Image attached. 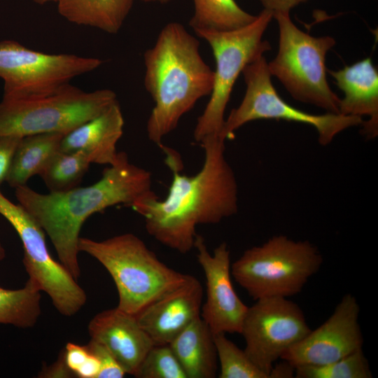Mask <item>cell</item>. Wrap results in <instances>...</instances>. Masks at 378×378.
Here are the masks:
<instances>
[{
    "mask_svg": "<svg viewBox=\"0 0 378 378\" xmlns=\"http://www.w3.org/2000/svg\"><path fill=\"white\" fill-rule=\"evenodd\" d=\"M281 360V362L273 365L269 372L268 378L295 377V367L288 361Z\"/></svg>",
    "mask_w": 378,
    "mask_h": 378,
    "instance_id": "34",
    "label": "cell"
},
{
    "mask_svg": "<svg viewBox=\"0 0 378 378\" xmlns=\"http://www.w3.org/2000/svg\"><path fill=\"white\" fill-rule=\"evenodd\" d=\"M124 118L118 101L104 111L65 134L59 150L83 153L91 163L111 165L123 134Z\"/></svg>",
    "mask_w": 378,
    "mask_h": 378,
    "instance_id": "18",
    "label": "cell"
},
{
    "mask_svg": "<svg viewBox=\"0 0 378 378\" xmlns=\"http://www.w3.org/2000/svg\"><path fill=\"white\" fill-rule=\"evenodd\" d=\"M62 353L66 365L74 374L90 354L86 346H80L72 342L66 344Z\"/></svg>",
    "mask_w": 378,
    "mask_h": 378,
    "instance_id": "30",
    "label": "cell"
},
{
    "mask_svg": "<svg viewBox=\"0 0 378 378\" xmlns=\"http://www.w3.org/2000/svg\"><path fill=\"white\" fill-rule=\"evenodd\" d=\"M90 354L86 361L76 372L75 375L76 377L97 378L100 370V363L98 358L90 351Z\"/></svg>",
    "mask_w": 378,
    "mask_h": 378,
    "instance_id": "33",
    "label": "cell"
},
{
    "mask_svg": "<svg viewBox=\"0 0 378 378\" xmlns=\"http://www.w3.org/2000/svg\"><path fill=\"white\" fill-rule=\"evenodd\" d=\"M6 257V251L0 241V262Z\"/></svg>",
    "mask_w": 378,
    "mask_h": 378,
    "instance_id": "36",
    "label": "cell"
},
{
    "mask_svg": "<svg viewBox=\"0 0 378 378\" xmlns=\"http://www.w3.org/2000/svg\"><path fill=\"white\" fill-rule=\"evenodd\" d=\"M187 378H214L218 357L214 333L201 316L169 344Z\"/></svg>",
    "mask_w": 378,
    "mask_h": 378,
    "instance_id": "19",
    "label": "cell"
},
{
    "mask_svg": "<svg viewBox=\"0 0 378 378\" xmlns=\"http://www.w3.org/2000/svg\"><path fill=\"white\" fill-rule=\"evenodd\" d=\"M199 48L198 39L173 22L162 29L155 45L144 54V85L155 102L146 130L149 140L158 146L181 117L212 91L214 71Z\"/></svg>",
    "mask_w": 378,
    "mask_h": 378,
    "instance_id": "3",
    "label": "cell"
},
{
    "mask_svg": "<svg viewBox=\"0 0 378 378\" xmlns=\"http://www.w3.org/2000/svg\"><path fill=\"white\" fill-rule=\"evenodd\" d=\"M88 329L90 340L104 346L126 374L133 376L154 345L136 316L117 307L97 314Z\"/></svg>",
    "mask_w": 378,
    "mask_h": 378,
    "instance_id": "16",
    "label": "cell"
},
{
    "mask_svg": "<svg viewBox=\"0 0 378 378\" xmlns=\"http://www.w3.org/2000/svg\"><path fill=\"white\" fill-rule=\"evenodd\" d=\"M360 306L352 294L344 295L328 318L288 349L281 359L295 368L329 363L363 349Z\"/></svg>",
    "mask_w": 378,
    "mask_h": 378,
    "instance_id": "13",
    "label": "cell"
},
{
    "mask_svg": "<svg viewBox=\"0 0 378 378\" xmlns=\"http://www.w3.org/2000/svg\"><path fill=\"white\" fill-rule=\"evenodd\" d=\"M310 330L298 304L272 297L258 299L248 307L240 334L244 350L268 377L273 365Z\"/></svg>",
    "mask_w": 378,
    "mask_h": 378,
    "instance_id": "12",
    "label": "cell"
},
{
    "mask_svg": "<svg viewBox=\"0 0 378 378\" xmlns=\"http://www.w3.org/2000/svg\"><path fill=\"white\" fill-rule=\"evenodd\" d=\"M41 314V291L29 281L19 289L0 286V324L29 328L36 325Z\"/></svg>",
    "mask_w": 378,
    "mask_h": 378,
    "instance_id": "23",
    "label": "cell"
},
{
    "mask_svg": "<svg viewBox=\"0 0 378 378\" xmlns=\"http://www.w3.org/2000/svg\"><path fill=\"white\" fill-rule=\"evenodd\" d=\"M327 71L344 92L339 113L363 117L362 133L368 139L378 134V71L370 57H367L337 71Z\"/></svg>",
    "mask_w": 378,
    "mask_h": 378,
    "instance_id": "17",
    "label": "cell"
},
{
    "mask_svg": "<svg viewBox=\"0 0 378 378\" xmlns=\"http://www.w3.org/2000/svg\"><path fill=\"white\" fill-rule=\"evenodd\" d=\"M200 144L204 160L193 176L181 174L180 156L161 145L173 174L167 196L160 200L152 190L130 206L144 217L151 237L181 253L193 248L197 225L217 224L238 211L237 182L225 155V141L209 136Z\"/></svg>",
    "mask_w": 378,
    "mask_h": 378,
    "instance_id": "1",
    "label": "cell"
},
{
    "mask_svg": "<svg viewBox=\"0 0 378 378\" xmlns=\"http://www.w3.org/2000/svg\"><path fill=\"white\" fill-rule=\"evenodd\" d=\"M273 13L263 9L250 24L225 31H201L196 34L209 44L216 62L214 81L210 99L194 130V139L200 142L209 136H218L234 85L244 67L271 50L263 34Z\"/></svg>",
    "mask_w": 378,
    "mask_h": 378,
    "instance_id": "7",
    "label": "cell"
},
{
    "mask_svg": "<svg viewBox=\"0 0 378 378\" xmlns=\"http://www.w3.org/2000/svg\"><path fill=\"white\" fill-rule=\"evenodd\" d=\"M322 264V255L310 241L279 234L246 249L231 264V274L254 300L288 298L300 293Z\"/></svg>",
    "mask_w": 378,
    "mask_h": 378,
    "instance_id": "5",
    "label": "cell"
},
{
    "mask_svg": "<svg viewBox=\"0 0 378 378\" xmlns=\"http://www.w3.org/2000/svg\"><path fill=\"white\" fill-rule=\"evenodd\" d=\"M64 134L43 133L21 137L6 179L8 184L15 188L25 186L30 178L39 175L59 150Z\"/></svg>",
    "mask_w": 378,
    "mask_h": 378,
    "instance_id": "21",
    "label": "cell"
},
{
    "mask_svg": "<svg viewBox=\"0 0 378 378\" xmlns=\"http://www.w3.org/2000/svg\"><path fill=\"white\" fill-rule=\"evenodd\" d=\"M246 83L244 98L225 119L220 137L225 141L244 124L260 119H276L304 123L314 127L322 146L330 144L342 131L359 126L363 118L327 112L311 114L286 103L278 94L272 83V76L264 55L248 64L242 71Z\"/></svg>",
    "mask_w": 378,
    "mask_h": 378,
    "instance_id": "9",
    "label": "cell"
},
{
    "mask_svg": "<svg viewBox=\"0 0 378 378\" xmlns=\"http://www.w3.org/2000/svg\"><path fill=\"white\" fill-rule=\"evenodd\" d=\"M134 0H57V10L69 22L118 33Z\"/></svg>",
    "mask_w": 378,
    "mask_h": 378,
    "instance_id": "20",
    "label": "cell"
},
{
    "mask_svg": "<svg viewBox=\"0 0 378 378\" xmlns=\"http://www.w3.org/2000/svg\"><path fill=\"white\" fill-rule=\"evenodd\" d=\"M202 299L201 283L190 274L185 282L149 304L135 316L154 345L169 344L200 316Z\"/></svg>",
    "mask_w": 378,
    "mask_h": 378,
    "instance_id": "15",
    "label": "cell"
},
{
    "mask_svg": "<svg viewBox=\"0 0 378 378\" xmlns=\"http://www.w3.org/2000/svg\"><path fill=\"white\" fill-rule=\"evenodd\" d=\"M206 281V301L200 316L214 333H239L248 307L239 298L231 279L230 251L220 243L211 254L197 234L194 246Z\"/></svg>",
    "mask_w": 378,
    "mask_h": 378,
    "instance_id": "14",
    "label": "cell"
},
{
    "mask_svg": "<svg viewBox=\"0 0 378 378\" xmlns=\"http://www.w3.org/2000/svg\"><path fill=\"white\" fill-rule=\"evenodd\" d=\"M297 378H371L372 374L363 349L333 362L295 368Z\"/></svg>",
    "mask_w": 378,
    "mask_h": 378,
    "instance_id": "26",
    "label": "cell"
},
{
    "mask_svg": "<svg viewBox=\"0 0 378 378\" xmlns=\"http://www.w3.org/2000/svg\"><path fill=\"white\" fill-rule=\"evenodd\" d=\"M38 377L46 378H69L75 377V374L66 365L62 351L55 362L41 369Z\"/></svg>",
    "mask_w": 378,
    "mask_h": 378,
    "instance_id": "31",
    "label": "cell"
},
{
    "mask_svg": "<svg viewBox=\"0 0 378 378\" xmlns=\"http://www.w3.org/2000/svg\"><path fill=\"white\" fill-rule=\"evenodd\" d=\"M152 190L150 172L130 162L121 151L91 186L43 194L25 185L15 188V195L50 239L60 263L77 280L80 275L78 241L85 221L112 206H130Z\"/></svg>",
    "mask_w": 378,
    "mask_h": 378,
    "instance_id": "2",
    "label": "cell"
},
{
    "mask_svg": "<svg viewBox=\"0 0 378 378\" xmlns=\"http://www.w3.org/2000/svg\"><path fill=\"white\" fill-rule=\"evenodd\" d=\"M146 3H160V4H167L172 0H140Z\"/></svg>",
    "mask_w": 378,
    "mask_h": 378,
    "instance_id": "35",
    "label": "cell"
},
{
    "mask_svg": "<svg viewBox=\"0 0 378 378\" xmlns=\"http://www.w3.org/2000/svg\"><path fill=\"white\" fill-rule=\"evenodd\" d=\"M263 6V9L271 11L272 13L277 12L290 13L296 6L307 0H259Z\"/></svg>",
    "mask_w": 378,
    "mask_h": 378,
    "instance_id": "32",
    "label": "cell"
},
{
    "mask_svg": "<svg viewBox=\"0 0 378 378\" xmlns=\"http://www.w3.org/2000/svg\"><path fill=\"white\" fill-rule=\"evenodd\" d=\"M108 89L85 92L70 83L44 97L0 102V135L66 134L115 102Z\"/></svg>",
    "mask_w": 378,
    "mask_h": 378,
    "instance_id": "8",
    "label": "cell"
},
{
    "mask_svg": "<svg viewBox=\"0 0 378 378\" xmlns=\"http://www.w3.org/2000/svg\"><path fill=\"white\" fill-rule=\"evenodd\" d=\"M21 137L0 135V185L6 181L13 154Z\"/></svg>",
    "mask_w": 378,
    "mask_h": 378,
    "instance_id": "29",
    "label": "cell"
},
{
    "mask_svg": "<svg viewBox=\"0 0 378 378\" xmlns=\"http://www.w3.org/2000/svg\"><path fill=\"white\" fill-rule=\"evenodd\" d=\"M36 4H39V5H44L47 3H50V2H55L57 1V0H33Z\"/></svg>",
    "mask_w": 378,
    "mask_h": 378,
    "instance_id": "37",
    "label": "cell"
},
{
    "mask_svg": "<svg viewBox=\"0 0 378 378\" xmlns=\"http://www.w3.org/2000/svg\"><path fill=\"white\" fill-rule=\"evenodd\" d=\"M0 214L13 227L22 241V262L28 281L49 296L62 315L77 314L87 302L86 293L60 262L51 256L44 230L20 204L13 203L1 190Z\"/></svg>",
    "mask_w": 378,
    "mask_h": 378,
    "instance_id": "11",
    "label": "cell"
},
{
    "mask_svg": "<svg viewBox=\"0 0 378 378\" xmlns=\"http://www.w3.org/2000/svg\"><path fill=\"white\" fill-rule=\"evenodd\" d=\"M279 27V48L267 67L289 94L301 102L328 113H339L340 98L330 88L326 57L335 45L330 36L315 37L302 31L292 21L290 13H273Z\"/></svg>",
    "mask_w": 378,
    "mask_h": 378,
    "instance_id": "6",
    "label": "cell"
},
{
    "mask_svg": "<svg viewBox=\"0 0 378 378\" xmlns=\"http://www.w3.org/2000/svg\"><path fill=\"white\" fill-rule=\"evenodd\" d=\"M91 162L81 153L59 150L39 174L50 192L77 187Z\"/></svg>",
    "mask_w": 378,
    "mask_h": 378,
    "instance_id": "24",
    "label": "cell"
},
{
    "mask_svg": "<svg viewBox=\"0 0 378 378\" xmlns=\"http://www.w3.org/2000/svg\"><path fill=\"white\" fill-rule=\"evenodd\" d=\"M78 250L105 267L118 290L117 307L134 316L190 276L168 267L132 233L102 241L80 237Z\"/></svg>",
    "mask_w": 378,
    "mask_h": 378,
    "instance_id": "4",
    "label": "cell"
},
{
    "mask_svg": "<svg viewBox=\"0 0 378 378\" xmlns=\"http://www.w3.org/2000/svg\"><path fill=\"white\" fill-rule=\"evenodd\" d=\"M214 340L220 366L219 378H268L225 333H214Z\"/></svg>",
    "mask_w": 378,
    "mask_h": 378,
    "instance_id": "25",
    "label": "cell"
},
{
    "mask_svg": "<svg viewBox=\"0 0 378 378\" xmlns=\"http://www.w3.org/2000/svg\"><path fill=\"white\" fill-rule=\"evenodd\" d=\"M86 346L99 361L100 370L97 375V378L124 377L126 372L114 356L104 346L90 340Z\"/></svg>",
    "mask_w": 378,
    "mask_h": 378,
    "instance_id": "28",
    "label": "cell"
},
{
    "mask_svg": "<svg viewBox=\"0 0 378 378\" xmlns=\"http://www.w3.org/2000/svg\"><path fill=\"white\" fill-rule=\"evenodd\" d=\"M194 13L189 25L201 31H231L252 22L256 15L242 9L235 0H192Z\"/></svg>",
    "mask_w": 378,
    "mask_h": 378,
    "instance_id": "22",
    "label": "cell"
},
{
    "mask_svg": "<svg viewBox=\"0 0 378 378\" xmlns=\"http://www.w3.org/2000/svg\"><path fill=\"white\" fill-rule=\"evenodd\" d=\"M103 64L99 58L34 50L13 40L0 41L2 100H24L52 94L77 76Z\"/></svg>",
    "mask_w": 378,
    "mask_h": 378,
    "instance_id": "10",
    "label": "cell"
},
{
    "mask_svg": "<svg viewBox=\"0 0 378 378\" xmlns=\"http://www.w3.org/2000/svg\"><path fill=\"white\" fill-rule=\"evenodd\" d=\"M135 377L187 378L169 344L153 345L146 355Z\"/></svg>",
    "mask_w": 378,
    "mask_h": 378,
    "instance_id": "27",
    "label": "cell"
}]
</instances>
